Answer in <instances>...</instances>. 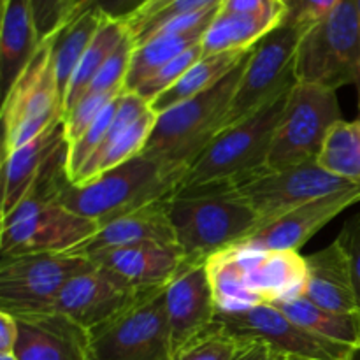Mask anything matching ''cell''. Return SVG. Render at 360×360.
<instances>
[{
	"instance_id": "cell-3",
	"label": "cell",
	"mask_w": 360,
	"mask_h": 360,
	"mask_svg": "<svg viewBox=\"0 0 360 360\" xmlns=\"http://www.w3.org/2000/svg\"><path fill=\"white\" fill-rule=\"evenodd\" d=\"M179 188V178L157 158L137 155L125 164L102 172L84 185H69L56 202L98 225L165 200Z\"/></svg>"
},
{
	"instance_id": "cell-28",
	"label": "cell",
	"mask_w": 360,
	"mask_h": 360,
	"mask_svg": "<svg viewBox=\"0 0 360 360\" xmlns=\"http://www.w3.org/2000/svg\"><path fill=\"white\" fill-rule=\"evenodd\" d=\"M102 21H104V16H101V14L86 13L63 25L51 37L53 69H55L56 83L62 91L63 101H65L67 88L72 79L74 70L79 65L84 51L94 41Z\"/></svg>"
},
{
	"instance_id": "cell-50",
	"label": "cell",
	"mask_w": 360,
	"mask_h": 360,
	"mask_svg": "<svg viewBox=\"0 0 360 360\" xmlns=\"http://www.w3.org/2000/svg\"><path fill=\"white\" fill-rule=\"evenodd\" d=\"M283 360H313V359H302V357H285Z\"/></svg>"
},
{
	"instance_id": "cell-26",
	"label": "cell",
	"mask_w": 360,
	"mask_h": 360,
	"mask_svg": "<svg viewBox=\"0 0 360 360\" xmlns=\"http://www.w3.org/2000/svg\"><path fill=\"white\" fill-rule=\"evenodd\" d=\"M250 51V49H248ZM248 51H227L218 55H207L197 60L169 90L158 95L155 101L150 102V109L155 115L167 111L188 98L197 97L202 91L210 90L214 84L220 83Z\"/></svg>"
},
{
	"instance_id": "cell-31",
	"label": "cell",
	"mask_w": 360,
	"mask_h": 360,
	"mask_svg": "<svg viewBox=\"0 0 360 360\" xmlns=\"http://www.w3.org/2000/svg\"><path fill=\"white\" fill-rule=\"evenodd\" d=\"M127 34H129L127 23L104 18L94 41L90 42L88 49L84 51L79 65L74 70L72 79H70L69 88H67L65 101H63V115L69 112L83 98V95L88 91L91 81L95 79L101 67L111 56V53L118 48V44Z\"/></svg>"
},
{
	"instance_id": "cell-39",
	"label": "cell",
	"mask_w": 360,
	"mask_h": 360,
	"mask_svg": "<svg viewBox=\"0 0 360 360\" xmlns=\"http://www.w3.org/2000/svg\"><path fill=\"white\" fill-rule=\"evenodd\" d=\"M148 2L150 0H76L72 9H70L65 25L86 13H97L101 16L108 18V20L127 23L141 9H144L148 6Z\"/></svg>"
},
{
	"instance_id": "cell-27",
	"label": "cell",
	"mask_w": 360,
	"mask_h": 360,
	"mask_svg": "<svg viewBox=\"0 0 360 360\" xmlns=\"http://www.w3.org/2000/svg\"><path fill=\"white\" fill-rule=\"evenodd\" d=\"M274 306L297 326L304 327L316 336L348 347L360 343V313H338L323 309L304 295L287 302H278Z\"/></svg>"
},
{
	"instance_id": "cell-25",
	"label": "cell",
	"mask_w": 360,
	"mask_h": 360,
	"mask_svg": "<svg viewBox=\"0 0 360 360\" xmlns=\"http://www.w3.org/2000/svg\"><path fill=\"white\" fill-rule=\"evenodd\" d=\"M206 269L217 313L232 315L262 304L246 281L241 259L234 246L213 253L206 260Z\"/></svg>"
},
{
	"instance_id": "cell-45",
	"label": "cell",
	"mask_w": 360,
	"mask_h": 360,
	"mask_svg": "<svg viewBox=\"0 0 360 360\" xmlns=\"http://www.w3.org/2000/svg\"><path fill=\"white\" fill-rule=\"evenodd\" d=\"M18 340V320L7 311H0V354H11Z\"/></svg>"
},
{
	"instance_id": "cell-32",
	"label": "cell",
	"mask_w": 360,
	"mask_h": 360,
	"mask_svg": "<svg viewBox=\"0 0 360 360\" xmlns=\"http://www.w3.org/2000/svg\"><path fill=\"white\" fill-rule=\"evenodd\" d=\"M316 162L330 174L360 185V118L334 123Z\"/></svg>"
},
{
	"instance_id": "cell-13",
	"label": "cell",
	"mask_w": 360,
	"mask_h": 360,
	"mask_svg": "<svg viewBox=\"0 0 360 360\" xmlns=\"http://www.w3.org/2000/svg\"><path fill=\"white\" fill-rule=\"evenodd\" d=\"M214 322L238 340L264 341L285 357L341 360L352 348L309 333L274 304H260L232 315L217 313Z\"/></svg>"
},
{
	"instance_id": "cell-14",
	"label": "cell",
	"mask_w": 360,
	"mask_h": 360,
	"mask_svg": "<svg viewBox=\"0 0 360 360\" xmlns=\"http://www.w3.org/2000/svg\"><path fill=\"white\" fill-rule=\"evenodd\" d=\"M148 290L151 288L137 287L115 271L94 264L62 288L49 311L62 313L91 330L132 306Z\"/></svg>"
},
{
	"instance_id": "cell-8",
	"label": "cell",
	"mask_w": 360,
	"mask_h": 360,
	"mask_svg": "<svg viewBox=\"0 0 360 360\" xmlns=\"http://www.w3.org/2000/svg\"><path fill=\"white\" fill-rule=\"evenodd\" d=\"M340 120L343 118L336 90L295 83L274 130L267 169H288L316 162L327 134Z\"/></svg>"
},
{
	"instance_id": "cell-40",
	"label": "cell",
	"mask_w": 360,
	"mask_h": 360,
	"mask_svg": "<svg viewBox=\"0 0 360 360\" xmlns=\"http://www.w3.org/2000/svg\"><path fill=\"white\" fill-rule=\"evenodd\" d=\"M285 2V25L309 30L326 20L340 0H283Z\"/></svg>"
},
{
	"instance_id": "cell-7",
	"label": "cell",
	"mask_w": 360,
	"mask_h": 360,
	"mask_svg": "<svg viewBox=\"0 0 360 360\" xmlns=\"http://www.w3.org/2000/svg\"><path fill=\"white\" fill-rule=\"evenodd\" d=\"M90 334V360H172L165 287L141 295Z\"/></svg>"
},
{
	"instance_id": "cell-6",
	"label": "cell",
	"mask_w": 360,
	"mask_h": 360,
	"mask_svg": "<svg viewBox=\"0 0 360 360\" xmlns=\"http://www.w3.org/2000/svg\"><path fill=\"white\" fill-rule=\"evenodd\" d=\"M63 120V97L51 60V37L18 76L2 102V158Z\"/></svg>"
},
{
	"instance_id": "cell-30",
	"label": "cell",
	"mask_w": 360,
	"mask_h": 360,
	"mask_svg": "<svg viewBox=\"0 0 360 360\" xmlns=\"http://www.w3.org/2000/svg\"><path fill=\"white\" fill-rule=\"evenodd\" d=\"M207 30V28H206ZM206 30H193L186 34L155 35L143 44H137L130 60L129 72L125 77V90L136 91L144 81L153 76L160 67L171 62L179 53L202 41Z\"/></svg>"
},
{
	"instance_id": "cell-36",
	"label": "cell",
	"mask_w": 360,
	"mask_h": 360,
	"mask_svg": "<svg viewBox=\"0 0 360 360\" xmlns=\"http://www.w3.org/2000/svg\"><path fill=\"white\" fill-rule=\"evenodd\" d=\"M221 2L224 0H172L171 4L162 7L160 11L153 13L151 16L139 21H132V23H127V27H129L130 34H132L137 46L146 41L158 27H162L167 21L179 16H188V14L200 13V11L211 9V7H218L221 6Z\"/></svg>"
},
{
	"instance_id": "cell-16",
	"label": "cell",
	"mask_w": 360,
	"mask_h": 360,
	"mask_svg": "<svg viewBox=\"0 0 360 360\" xmlns=\"http://www.w3.org/2000/svg\"><path fill=\"white\" fill-rule=\"evenodd\" d=\"M155 122L157 115L151 111L150 104L136 91L123 90L108 137L70 183L84 185L102 172L118 167L143 153Z\"/></svg>"
},
{
	"instance_id": "cell-29",
	"label": "cell",
	"mask_w": 360,
	"mask_h": 360,
	"mask_svg": "<svg viewBox=\"0 0 360 360\" xmlns=\"http://www.w3.org/2000/svg\"><path fill=\"white\" fill-rule=\"evenodd\" d=\"M276 27L280 25L262 18L218 11L200 41L202 53L207 56L227 51H248Z\"/></svg>"
},
{
	"instance_id": "cell-44",
	"label": "cell",
	"mask_w": 360,
	"mask_h": 360,
	"mask_svg": "<svg viewBox=\"0 0 360 360\" xmlns=\"http://www.w3.org/2000/svg\"><path fill=\"white\" fill-rule=\"evenodd\" d=\"M285 355L259 340H239L238 352L232 360H283Z\"/></svg>"
},
{
	"instance_id": "cell-5",
	"label": "cell",
	"mask_w": 360,
	"mask_h": 360,
	"mask_svg": "<svg viewBox=\"0 0 360 360\" xmlns=\"http://www.w3.org/2000/svg\"><path fill=\"white\" fill-rule=\"evenodd\" d=\"M295 83L340 90L360 79L357 0H340L336 9L309 28L295 56Z\"/></svg>"
},
{
	"instance_id": "cell-35",
	"label": "cell",
	"mask_w": 360,
	"mask_h": 360,
	"mask_svg": "<svg viewBox=\"0 0 360 360\" xmlns=\"http://www.w3.org/2000/svg\"><path fill=\"white\" fill-rule=\"evenodd\" d=\"M202 46H200L199 42V44L186 49V51L179 53L178 56H174V58H172L171 62L165 63L164 67H160L153 76L148 77V79L137 88L136 94L150 104V102L155 101L158 95H162L165 90H169V88H171L172 84H174L176 81H178L179 77L197 62V60L202 58Z\"/></svg>"
},
{
	"instance_id": "cell-49",
	"label": "cell",
	"mask_w": 360,
	"mask_h": 360,
	"mask_svg": "<svg viewBox=\"0 0 360 360\" xmlns=\"http://www.w3.org/2000/svg\"><path fill=\"white\" fill-rule=\"evenodd\" d=\"M0 360H18L16 355L11 352V354H0Z\"/></svg>"
},
{
	"instance_id": "cell-20",
	"label": "cell",
	"mask_w": 360,
	"mask_h": 360,
	"mask_svg": "<svg viewBox=\"0 0 360 360\" xmlns=\"http://www.w3.org/2000/svg\"><path fill=\"white\" fill-rule=\"evenodd\" d=\"M69 151V141L62 122L42 132L34 141L2 158V200L0 214H9L46 172V169Z\"/></svg>"
},
{
	"instance_id": "cell-43",
	"label": "cell",
	"mask_w": 360,
	"mask_h": 360,
	"mask_svg": "<svg viewBox=\"0 0 360 360\" xmlns=\"http://www.w3.org/2000/svg\"><path fill=\"white\" fill-rule=\"evenodd\" d=\"M336 241L340 243L348 262H350L360 302V213L354 214L350 220H347V224L343 225L341 232L338 234Z\"/></svg>"
},
{
	"instance_id": "cell-33",
	"label": "cell",
	"mask_w": 360,
	"mask_h": 360,
	"mask_svg": "<svg viewBox=\"0 0 360 360\" xmlns=\"http://www.w3.org/2000/svg\"><path fill=\"white\" fill-rule=\"evenodd\" d=\"M120 95L116 98H112V101L102 109V112L97 116V120L88 127L86 132H84L79 139H76L74 143L69 144V153H67V174H69L70 181L76 178L77 172L81 171V167L90 160L91 155L101 148V144L104 143L105 137H108L109 129H111L112 122H115L116 111H118Z\"/></svg>"
},
{
	"instance_id": "cell-38",
	"label": "cell",
	"mask_w": 360,
	"mask_h": 360,
	"mask_svg": "<svg viewBox=\"0 0 360 360\" xmlns=\"http://www.w3.org/2000/svg\"><path fill=\"white\" fill-rule=\"evenodd\" d=\"M125 90V88H123ZM123 90H112V91H95V94H86L69 112L63 115V127H65V136L67 141L74 143L79 139L88 127L97 120L101 115L102 109L118 97Z\"/></svg>"
},
{
	"instance_id": "cell-17",
	"label": "cell",
	"mask_w": 360,
	"mask_h": 360,
	"mask_svg": "<svg viewBox=\"0 0 360 360\" xmlns=\"http://www.w3.org/2000/svg\"><path fill=\"white\" fill-rule=\"evenodd\" d=\"M357 202H360V185L319 197L257 229L236 245L299 252V248L304 246L320 229L326 227L333 218Z\"/></svg>"
},
{
	"instance_id": "cell-23",
	"label": "cell",
	"mask_w": 360,
	"mask_h": 360,
	"mask_svg": "<svg viewBox=\"0 0 360 360\" xmlns=\"http://www.w3.org/2000/svg\"><path fill=\"white\" fill-rule=\"evenodd\" d=\"M90 260L115 271L137 287L155 288L165 287L174 278L185 262V255L178 245L146 241L101 253Z\"/></svg>"
},
{
	"instance_id": "cell-1",
	"label": "cell",
	"mask_w": 360,
	"mask_h": 360,
	"mask_svg": "<svg viewBox=\"0 0 360 360\" xmlns=\"http://www.w3.org/2000/svg\"><path fill=\"white\" fill-rule=\"evenodd\" d=\"M176 245L185 260H207L259 227V217L234 192L231 183L179 188L167 199Z\"/></svg>"
},
{
	"instance_id": "cell-11",
	"label": "cell",
	"mask_w": 360,
	"mask_h": 360,
	"mask_svg": "<svg viewBox=\"0 0 360 360\" xmlns=\"http://www.w3.org/2000/svg\"><path fill=\"white\" fill-rule=\"evenodd\" d=\"M94 266L70 253H28L0 260V311L13 316L49 311L62 288Z\"/></svg>"
},
{
	"instance_id": "cell-19",
	"label": "cell",
	"mask_w": 360,
	"mask_h": 360,
	"mask_svg": "<svg viewBox=\"0 0 360 360\" xmlns=\"http://www.w3.org/2000/svg\"><path fill=\"white\" fill-rule=\"evenodd\" d=\"M246 281L262 304H278L304 295L306 257L295 250H262L234 245Z\"/></svg>"
},
{
	"instance_id": "cell-21",
	"label": "cell",
	"mask_w": 360,
	"mask_h": 360,
	"mask_svg": "<svg viewBox=\"0 0 360 360\" xmlns=\"http://www.w3.org/2000/svg\"><path fill=\"white\" fill-rule=\"evenodd\" d=\"M146 241L176 245L174 231L167 214V199L112 218L108 224L101 225L90 239L67 253L94 259L101 253Z\"/></svg>"
},
{
	"instance_id": "cell-9",
	"label": "cell",
	"mask_w": 360,
	"mask_h": 360,
	"mask_svg": "<svg viewBox=\"0 0 360 360\" xmlns=\"http://www.w3.org/2000/svg\"><path fill=\"white\" fill-rule=\"evenodd\" d=\"M101 225L56 200L23 199L0 217V257L67 253L90 239Z\"/></svg>"
},
{
	"instance_id": "cell-37",
	"label": "cell",
	"mask_w": 360,
	"mask_h": 360,
	"mask_svg": "<svg viewBox=\"0 0 360 360\" xmlns=\"http://www.w3.org/2000/svg\"><path fill=\"white\" fill-rule=\"evenodd\" d=\"M134 49H136V41H134L132 34H130L129 30V34H127L125 37H123V41L118 44V48L111 53V56H109V58L105 60L104 65L101 67V70L97 72L95 79L91 81L86 94L123 90V88H125V77L127 72H129Z\"/></svg>"
},
{
	"instance_id": "cell-12",
	"label": "cell",
	"mask_w": 360,
	"mask_h": 360,
	"mask_svg": "<svg viewBox=\"0 0 360 360\" xmlns=\"http://www.w3.org/2000/svg\"><path fill=\"white\" fill-rule=\"evenodd\" d=\"M357 183L330 174L319 162L288 169H264L231 183L232 192L259 217V227L319 197L347 190ZM255 229V231H257Z\"/></svg>"
},
{
	"instance_id": "cell-22",
	"label": "cell",
	"mask_w": 360,
	"mask_h": 360,
	"mask_svg": "<svg viewBox=\"0 0 360 360\" xmlns=\"http://www.w3.org/2000/svg\"><path fill=\"white\" fill-rule=\"evenodd\" d=\"M306 267L304 297L330 311L360 313L350 262L336 239L326 248L306 257Z\"/></svg>"
},
{
	"instance_id": "cell-4",
	"label": "cell",
	"mask_w": 360,
	"mask_h": 360,
	"mask_svg": "<svg viewBox=\"0 0 360 360\" xmlns=\"http://www.w3.org/2000/svg\"><path fill=\"white\" fill-rule=\"evenodd\" d=\"M290 90L292 88L281 91L255 115L217 134L206 150L186 169L179 188L234 183L267 169V155L274 130L283 115Z\"/></svg>"
},
{
	"instance_id": "cell-51",
	"label": "cell",
	"mask_w": 360,
	"mask_h": 360,
	"mask_svg": "<svg viewBox=\"0 0 360 360\" xmlns=\"http://www.w3.org/2000/svg\"><path fill=\"white\" fill-rule=\"evenodd\" d=\"M2 2H4V0H2Z\"/></svg>"
},
{
	"instance_id": "cell-2",
	"label": "cell",
	"mask_w": 360,
	"mask_h": 360,
	"mask_svg": "<svg viewBox=\"0 0 360 360\" xmlns=\"http://www.w3.org/2000/svg\"><path fill=\"white\" fill-rule=\"evenodd\" d=\"M250 53L252 49L213 88L157 115L143 155L160 160L181 181L186 169L206 150L214 136L221 132L224 118L231 108Z\"/></svg>"
},
{
	"instance_id": "cell-41",
	"label": "cell",
	"mask_w": 360,
	"mask_h": 360,
	"mask_svg": "<svg viewBox=\"0 0 360 360\" xmlns=\"http://www.w3.org/2000/svg\"><path fill=\"white\" fill-rule=\"evenodd\" d=\"M76 0H30L39 39L53 37L65 25Z\"/></svg>"
},
{
	"instance_id": "cell-15",
	"label": "cell",
	"mask_w": 360,
	"mask_h": 360,
	"mask_svg": "<svg viewBox=\"0 0 360 360\" xmlns=\"http://www.w3.org/2000/svg\"><path fill=\"white\" fill-rule=\"evenodd\" d=\"M165 309L174 354L214 326L217 306L206 260L183 262L181 269L165 285Z\"/></svg>"
},
{
	"instance_id": "cell-42",
	"label": "cell",
	"mask_w": 360,
	"mask_h": 360,
	"mask_svg": "<svg viewBox=\"0 0 360 360\" xmlns=\"http://www.w3.org/2000/svg\"><path fill=\"white\" fill-rule=\"evenodd\" d=\"M220 11L221 13L248 14V16L262 18V20L281 25L285 18V2L283 0H224Z\"/></svg>"
},
{
	"instance_id": "cell-10",
	"label": "cell",
	"mask_w": 360,
	"mask_h": 360,
	"mask_svg": "<svg viewBox=\"0 0 360 360\" xmlns=\"http://www.w3.org/2000/svg\"><path fill=\"white\" fill-rule=\"evenodd\" d=\"M308 30L281 23L252 48L224 127L236 125L295 84V56Z\"/></svg>"
},
{
	"instance_id": "cell-34",
	"label": "cell",
	"mask_w": 360,
	"mask_h": 360,
	"mask_svg": "<svg viewBox=\"0 0 360 360\" xmlns=\"http://www.w3.org/2000/svg\"><path fill=\"white\" fill-rule=\"evenodd\" d=\"M238 347V338L229 334L214 322L210 330L176 352L172 360H232Z\"/></svg>"
},
{
	"instance_id": "cell-46",
	"label": "cell",
	"mask_w": 360,
	"mask_h": 360,
	"mask_svg": "<svg viewBox=\"0 0 360 360\" xmlns=\"http://www.w3.org/2000/svg\"><path fill=\"white\" fill-rule=\"evenodd\" d=\"M171 2H172V0H150V2H148V6L144 7V9H141L139 13H137L136 16L132 18V20L127 21V23H132V21L144 20V18L151 16V14L157 13V11H160L162 7H165V6H167V4H171Z\"/></svg>"
},
{
	"instance_id": "cell-47",
	"label": "cell",
	"mask_w": 360,
	"mask_h": 360,
	"mask_svg": "<svg viewBox=\"0 0 360 360\" xmlns=\"http://www.w3.org/2000/svg\"><path fill=\"white\" fill-rule=\"evenodd\" d=\"M341 360H360V343L354 345V347L348 350V354L345 355V357Z\"/></svg>"
},
{
	"instance_id": "cell-48",
	"label": "cell",
	"mask_w": 360,
	"mask_h": 360,
	"mask_svg": "<svg viewBox=\"0 0 360 360\" xmlns=\"http://www.w3.org/2000/svg\"><path fill=\"white\" fill-rule=\"evenodd\" d=\"M357 7H359V23H360V0H357ZM357 94H359V118H360V79L357 84Z\"/></svg>"
},
{
	"instance_id": "cell-24",
	"label": "cell",
	"mask_w": 360,
	"mask_h": 360,
	"mask_svg": "<svg viewBox=\"0 0 360 360\" xmlns=\"http://www.w3.org/2000/svg\"><path fill=\"white\" fill-rule=\"evenodd\" d=\"M41 46L30 0H4L0 27V83L2 94L14 84Z\"/></svg>"
},
{
	"instance_id": "cell-18",
	"label": "cell",
	"mask_w": 360,
	"mask_h": 360,
	"mask_svg": "<svg viewBox=\"0 0 360 360\" xmlns=\"http://www.w3.org/2000/svg\"><path fill=\"white\" fill-rule=\"evenodd\" d=\"M18 360H90V334L69 316L55 311L16 316Z\"/></svg>"
}]
</instances>
